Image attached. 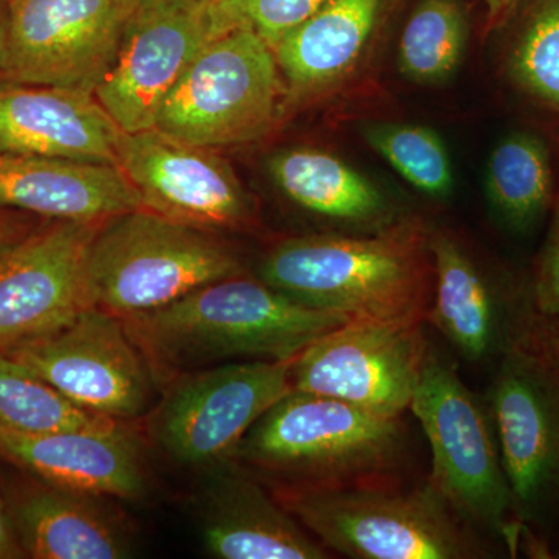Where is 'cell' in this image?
<instances>
[{
	"label": "cell",
	"instance_id": "7402d4cb",
	"mask_svg": "<svg viewBox=\"0 0 559 559\" xmlns=\"http://www.w3.org/2000/svg\"><path fill=\"white\" fill-rule=\"evenodd\" d=\"M25 557L35 559H120L130 557L119 528L72 495L43 484L22 492L10 509Z\"/></svg>",
	"mask_w": 559,
	"mask_h": 559
},
{
	"label": "cell",
	"instance_id": "7c38bea8",
	"mask_svg": "<svg viewBox=\"0 0 559 559\" xmlns=\"http://www.w3.org/2000/svg\"><path fill=\"white\" fill-rule=\"evenodd\" d=\"M223 33L212 0H140L95 97L123 132L156 127L180 76Z\"/></svg>",
	"mask_w": 559,
	"mask_h": 559
},
{
	"label": "cell",
	"instance_id": "2e32d148",
	"mask_svg": "<svg viewBox=\"0 0 559 559\" xmlns=\"http://www.w3.org/2000/svg\"><path fill=\"white\" fill-rule=\"evenodd\" d=\"M119 124L95 94L64 87H0V154L116 164Z\"/></svg>",
	"mask_w": 559,
	"mask_h": 559
},
{
	"label": "cell",
	"instance_id": "7a4b0ae2",
	"mask_svg": "<svg viewBox=\"0 0 559 559\" xmlns=\"http://www.w3.org/2000/svg\"><path fill=\"white\" fill-rule=\"evenodd\" d=\"M349 320L240 274L123 322L157 378L213 362L296 359L318 337Z\"/></svg>",
	"mask_w": 559,
	"mask_h": 559
},
{
	"label": "cell",
	"instance_id": "30bf717a",
	"mask_svg": "<svg viewBox=\"0 0 559 559\" xmlns=\"http://www.w3.org/2000/svg\"><path fill=\"white\" fill-rule=\"evenodd\" d=\"M40 380L80 409L127 421L148 411L156 374L123 319L86 308L64 329L10 349Z\"/></svg>",
	"mask_w": 559,
	"mask_h": 559
},
{
	"label": "cell",
	"instance_id": "f1b7e54d",
	"mask_svg": "<svg viewBox=\"0 0 559 559\" xmlns=\"http://www.w3.org/2000/svg\"><path fill=\"white\" fill-rule=\"evenodd\" d=\"M221 31L249 28L274 47L326 0H212Z\"/></svg>",
	"mask_w": 559,
	"mask_h": 559
},
{
	"label": "cell",
	"instance_id": "8992f818",
	"mask_svg": "<svg viewBox=\"0 0 559 559\" xmlns=\"http://www.w3.org/2000/svg\"><path fill=\"white\" fill-rule=\"evenodd\" d=\"M409 411L430 448L429 484L477 533L513 544L520 525L488 407L429 348Z\"/></svg>",
	"mask_w": 559,
	"mask_h": 559
},
{
	"label": "cell",
	"instance_id": "4fadbf2b",
	"mask_svg": "<svg viewBox=\"0 0 559 559\" xmlns=\"http://www.w3.org/2000/svg\"><path fill=\"white\" fill-rule=\"evenodd\" d=\"M103 224L53 221L0 249V352L50 336L94 307L87 259Z\"/></svg>",
	"mask_w": 559,
	"mask_h": 559
},
{
	"label": "cell",
	"instance_id": "ba28073f",
	"mask_svg": "<svg viewBox=\"0 0 559 559\" xmlns=\"http://www.w3.org/2000/svg\"><path fill=\"white\" fill-rule=\"evenodd\" d=\"M294 360H231L183 373L151 418L157 447L193 468L234 460L257 419L293 390Z\"/></svg>",
	"mask_w": 559,
	"mask_h": 559
},
{
	"label": "cell",
	"instance_id": "9a60e30c",
	"mask_svg": "<svg viewBox=\"0 0 559 559\" xmlns=\"http://www.w3.org/2000/svg\"><path fill=\"white\" fill-rule=\"evenodd\" d=\"M117 165L142 209L197 229H246L253 204L229 162L159 128L121 132Z\"/></svg>",
	"mask_w": 559,
	"mask_h": 559
},
{
	"label": "cell",
	"instance_id": "e0dca14e",
	"mask_svg": "<svg viewBox=\"0 0 559 559\" xmlns=\"http://www.w3.org/2000/svg\"><path fill=\"white\" fill-rule=\"evenodd\" d=\"M216 466L201 499L200 532L218 559H326L320 544L249 469Z\"/></svg>",
	"mask_w": 559,
	"mask_h": 559
},
{
	"label": "cell",
	"instance_id": "484cf974",
	"mask_svg": "<svg viewBox=\"0 0 559 559\" xmlns=\"http://www.w3.org/2000/svg\"><path fill=\"white\" fill-rule=\"evenodd\" d=\"M466 21L455 0H423L411 14L399 47L407 79L436 84L450 79L462 61Z\"/></svg>",
	"mask_w": 559,
	"mask_h": 559
},
{
	"label": "cell",
	"instance_id": "1f68e13d",
	"mask_svg": "<svg viewBox=\"0 0 559 559\" xmlns=\"http://www.w3.org/2000/svg\"><path fill=\"white\" fill-rule=\"evenodd\" d=\"M16 532H14L13 521H11L10 509L0 491V559L24 558Z\"/></svg>",
	"mask_w": 559,
	"mask_h": 559
},
{
	"label": "cell",
	"instance_id": "52a82bcc",
	"mask_svg": "<svg viewBox=\"0 0 559 559\" xmlns=\"http://www.w3.org/2000/svg\"><path fill=\"white\" fill-rule=\"evenodd\" d=\"M282 94L270 44L249 28H234L191 61L165 98L156 128L205 148L246 145L271 131Z\"/></svg>",
	"mask_w": 559,
	"mask_h": 559
},
{
	"label": "cell",
	"instance_id": "8fae6325",
	"mask_svg": "<svg viewBox=\"0 0 559 559\" xmlns=\"http://www.w3.org/2000/svg\"><path fill=\"white\" fill-rule=\"evenodd\" d=\"M428 352L423 322L349 320L297 356L290 384L300 392L403 417Z\"/></svg>",
	"mask_w": 559,
	"mask_h": 559
},
{
	"label": "cell",
	"instance_id": "5b68a950",
	"mask_svg": "<svg viewBox=\"0 0 559 559\" xmlns=\"http://www.w3.org/2000/svg\"><path fill=\"white\" fill-rule=\"evenodd\" d=\"M240 274V260L213 231L146 209L103 224L87 259L92 305L120 319L160 310L202 286Z\"/></svg>",
	"mask_w": 559,
	"mask_h": 559
},
{
	"label": "cell",
	"instance_id": "ac0fdd59",
	"mask_svg": "<svg viewBox=\"0 0 559 559\" xmlns=\"http://www.w3.org/2000/svg\"><path fill=\"white\" fill-rule=\"evenodd\" d=\"M0 455L40 484L72 495L131 500L145 495L138 443L121 425L39 436L0 430Z\"/></svg>",
	"mask_w": 559,
	"mask_h": 559
},
{
	"label": "cell",
	"instance_id": "9c48e42d",
	"mask_svg": "<svg viewBox=\"0 0 559 559\" xmlns=\"http://www.w3.org/2000/svg\"><path fill=\"white\" fill-rule=\"evenodd\" d=\"M140 0H9L2 81L95 94Z\"/></svg>",
	"mask_w": 559,
	"mask_h": 559
},
{
	"label": "cell",
	"instance_id": "603a6c76",
	"mask_svg": "<svg viewBox=\"0 0 559 559\" xmlns=\"http://www.w3.org/2000/svg\"><path fill=\"white\" fill-rule=\"evenodd\" d=\"M267 168L288 200L319 218L381 229L396 223L389 219L388 201L377 186L326 151H278Z\"/></svg>",
	"mask_w": 559,
	"mask_h": 559
},
{
	"label": "cell",
	"instance_id": "44dd1931",
	"mask_svg": "<svg viewBox=\"0 0 559 559\" xmlns=\"http://www.w3.org/2000/svg\"><path fill=\"white\" fill-rule=\"evenodd\" d=\"M384 0H326L272 47L283 87L304 102L336 86L360 58Z\"/></svg>",
	"mask_w": 559,
	"mask_h": 559
},
{
	"label": "cell",
	"instance_id": "6da1fadb",
	"mask_svg": "<svg viewBox=\"0 0 559 559\" xmlns=\"http://www.w3.org/2000/svg\"><path fill=\"white\" fill-rule=\"evenodd\" d=\"M259 278L307 307L353 320L425 322L433 282L429 231L407 218L367 235L288 238L261 260Z\"/></svg>",
	"mask_w": 559,
	"mask_h": 559
},
{
	"label": "cell",
	"instance_id": "ffe728a7",
	"mask_svg": "<svg viewBox=\"0 0 559 559\" xmlns=\"http://www.w3.org/2000/svg\"><path fill=\"white\" fill-rule=\"evenodd\" d=\"M429 252L433 282L426 320L469 362L502 356L524 314H507L476 261L447 231H429Z\"/></svg>",
	"mask_w": 559,
	"mask_h": 559
},
{
	"label": "cell",
	"instance_id": "d6a6232c",
	"mask_svg": "<svg viewBox=\"0 0 559 559\" xmlns=\"http://www.w3.org/2000/svg\"><path fill=\"white\" fill-rule=\"evenodd\" d=\"M7 43H9V0H0V80L7 68Z\"/></svg>",
	"mask_w": 559,
	"mask_h": 559
},
{
	"label": "cell",
	"instance_id": "cb8c5ba5",
	"mask_svg": "<svg viewBox=\"0 0 559 559\" xmlns=\"http://www.w3.org/2000/svg\"><path fill=\"white\" fill-rule=\"evenodd\" d=\"M551 190L549 153L539 139L516 132L500 140L487 170L488 198L500 218L527 229L549 207Z\"/></svg>",
	"mask_w": 559,
	"mask_h": 559
},
{
	"label": "cell",
	"instance_id": "d6986e66",
	"mask_svg": "<svg viewBox=\"0 0 559 559\" xmlns=\"http://www.w3.org/2000/svg\"><path fill=\"white\" fill-rule=\"evenodd\" d=\"M0 209L102 224L142 201L116 164L0 154Z\"/></svg>",
	"mask_w": 559,
	"mask_h": 559
},
{
	"label": "cell",
	"instance_id": "4316f807",
	"mask_svg": "<svg viewBox=\"0 0 559 559\" xmlns=\"http://www.w3.org/2000/svg\"><path fill=\"white\" fill-rule=\"evenodd\" d=\"M367 142L415 189L444 198L454 187L450 153L436 131L421 124L373 123Z\"/></svg>",
	"mask_w": 559,
	"mask_h": 559
},
{
	"label": "cell",
	"instance_id": "3957f363",
	"mask_svg": "<svg viewBox=\"0 0 559 559\" xmlns=\"http://www.w3.org/2000/svg\"><path fill=\"white\" fill-rule=\"evenodd\" d=\"M406 451L401 417L345 401L289 390L248 430L234 460L277 491L384 481Z\"/></svg>",
	"mask_w": 559,
	"mask_h": 559
},
{
	"label": "cell",
	"instance_id": "277c9868",
	"mask_svg": "<svg viewBox=\"0 0 559 559\" xmlns=\"http://www.w3.org/2000/svg\"><path fill=\"white\" fill-rule=\"evenodd\" d=\"M275 498L329 550L353 559H476L488 549L479 533L432 485L280 491Z\"/></svg>",
	"mask_w": 559,
	"mask_h": 559
},
{
	"label": "cell",
	"instance_id": "f546056e",
	"mask_svg": "<svg viewBox=\"0 0 559 559\" xmlns=\"http://www.w3.org/2000/svg\"><path fill=\"white\" fill-rule=\"evenodd\" d=\"M530 312L538 318H559V202L533 280Z\"/></svg>",
	"mask_w": 559,
	"mask_h": 559
},
{
	"label": "cell",
	"instance_id": "5bb4252c",
	"mask_svg": "<svg viewBox=\"0 0 559 559\" xmlns=\"http://www.w3.org/2000/svg\"><path fill=\"white\" fill-rule=\"evenodd\" d=\"M488 409L521 522L559 496V377L518 340L500 356Z\"/></svg>",
	"mask_w": 559,
	"mask_h": 559
},
{
	"label": "cell",
	"instance_id": "e575fe53",
	"mask_svg": "<svg viewBox=\"0 0 559 559\" xmlns=\"http://www.w3.org/2000/svg\"><path fill=\"white\" fill-rule=\"evenodd\" d=\"M484 2L487 3L489 20L498 22L516 3V0H484Z\"/></svg>",
	"mask_w": 559,
	"mask_h": 559
},
{
	"label": "cell",
	"instance_id": "836d02e7",
	"mask_svg": "<svg viewBox=\"0 0 559 559\" xmlns=\"http://www.w3.org/2000/svg\"><path fill=\"white\" fill-rule=\"evenodd\" d=\"M17 238H21L20 230L5 215H2V209H0V249L16 241Z\"/></svg>",
	"mask_w": 559,
	"mask_h": 559
},
{
	"label": "cell",
	"instance_id": "4dcf8cb0",
	"mask_svg": "<svg viewBox=\"0 0 559 559\" xmlns=\"http://www.w3.org/2000/svg\"><path fill=\"white\" fill-rule=\"evenodd\" d=\"M518 340L538 353L559 377V318L524 314Z\"/></svg>",
	"mask_w": 559,
	"mask_h": 559
},
{
	"label": "cell",
	"instance_id": "83f0119b",
	"mask_svg": "<svg viewBox=\"0 0 559 559\" xmlns=\"http://www.w3.org/2000/svg\"><path fill=\"white\" fill-rule=\"evenodd\" d=\"M511 75L559 114V0H538L511 51Z\"/></svg>",
	"mask_w": 559,
	"mask_h": 559
},
{
	"label": "cell",
	"instance_id": "d4e9b609",
	"mask_svg": "<svg viewBox=\"0 0 559 559\" xmlns=\"http://www.w3.org/2000/svg\"><path fill=\"white\" fill-rule=\"evenodd\" d=\"M121 425L70 403L9 353L0 352V430L25 436L106 430Z\"/></svg>",
	"mask_w": 559,
	"mask_h": 559
}]
</instances>
